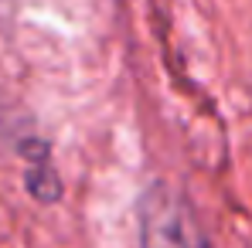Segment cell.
Listing matches in <instances>:
<instances>
[{
    "instance_id": "6da1fadb",
    "label": "cell",
    "mask_w": 252,
    "mask_h": 248,
    "mask_svg": "<svg viewBox=\"0 0 252 248\" xmlns=\"http://www.w3.org/2000/svg\"><path fill=\"white\" fill-rule=\"evenodd\" d=\"M140 248H208L188 204L154 184L140 201Z\"/></svg>"
}]
</instances>
